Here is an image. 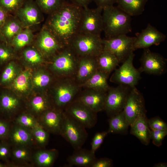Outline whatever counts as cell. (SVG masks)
Here are the masks:
<instances>
[{
    "label": "cell",
    "instance_id": "1",
    "mask_svg": "<svg viewBox=\"0 0 167 167\" xmlns=\"http://www.w3.org/2000/svg\"><path fill=\"white\" fill-rule=\"evenodd\" d=\"M83 8L66 2L49 14L45 25L64 46L69 45L79 32Z\"/></svg>",
    "mask_w": 167,
    "mask_h": 167
},
{
    "label": "cell",
    "instance_id": "18",
    "mask_svg": "<svg viewBox=\"0 0 167 167\" xmlns=\"http://www.w3.org/2000/svg\"><path fill=\"white\" fill-rule=\"evenodd\" d=\"M107 92L92 89H84L75 98L97 113L104 110Z\"/></svg>",
    "mask_w": 167,
    "mask_h": 167
},
{
    "label": "cell",
    "instance_id": "30",
    "mask_svg": "<svg viewBox=\"0 0 167 167\" xmlns=\"http://www.w3.org/2000/svg\"><path fill=\"white\" fill-rule=\"evenodd\" d=\"M29 106L32 112L30 113L37 119L43 112L52 108L48 98L42 95L33 97L30 101Z\"/></svg>",
    "mask_w": 167,
    "mask_h": 167
},
{
    "label": "cell",
    "instance_id": "20",
    "mask_svg": "<svg viewBox=\"0 0 167 167\" xmlns=\"http://www.w3.org/2000/svg\"><path fill=\"white\" fill-rule=\"evenodd\" d=\"M7 140L13 146H24L30 147L35 143L30 130L15 123L11 126Z\"/></svg>",
    "mask_w": 167,
    "mask_h": 167
},
{
    "label": "cell",
    "instance_id": "8",
    "mask_svg": "<svg viewBox=\"0 0 167 167\" xmlns=\"http://www.w3.org/2000/svg\"><path fill=\"white\" fill-rule=\"evenodd\" d=\"M135 37L126 34L102 39L104 50L109 51L114 54L120 63L123 62L131 53L134 52L133 45Z\"/></svg>",
    "mask_w": 167,
    "mask_h": 167
},
{
    "label": "cell",
    "instance_id": "9",
    "mask_svg": "<svg viewBox=\"0 0 167 167\" xmlns=\"http://www.w3.org/2000/svg\"><path fill=\"white\" fill-rule=\"evenodd\" d=\"M131 88L122 85L109 87L107 92L104 110L109 117H111L123 110Z\"/></svg>",
    "mask_w": 167,
    "mask_h": 167
},
{
    "label": "cell",
    "instance_id": "35",
    "mask_svg": "<svg viewBox=\"0 0 167 167\" xmlns=\"http://www.w3.org/2000/svg\"><path fill=\"white\" fill-rule=\"evenodd\" d=\"M41 11L49 14L59 8L66 1L64 0H35Z\"/></svg>",
    "mask_w": 167,
    "mask_h": 167
},
{
    "label": "cell",
    "instance_id": "19",
    "mask_svg": "<svg viewBox=\"0 0 167 167\" xmlns=\"http://www.w3.org/2000/svg\"><path fill=\"white\" fill-rule=\"evenodd\" d=\"M96 57H79L75 79L79 85L88 80L99 69Z\"/></svg>",
    "mask_w": 167,
    "mask_h": 167
},
{
    "label": "cell",
    "instance_id": "22",
    "mask_svg": "<svg viewBox=\"0 0 167 167\" xmlns=\"http://www.w3.org/2000/svg\"><path fill=\"white\" fill-rule=\"evenodd\" d=\"M73 153L68 156L67 161L71 166L80 167H91L96 159L95 153L91 150L82 148L74 150Z\"/></svg>",
    "mask_w": 167,
    "mask_h": 167
},
{
    "label": "cell",
    "instance_id": "29",
    "mask_svg": "<svg viewBox=\"0 0 167 167\" xmlns=\"http://www.w3.org/2000/svg\"><path fill=\"white\" fill-rule=\"evenodd\" d=\"M24 28L16 16L7 19L0 31L4 38L10 43L13 38Z\"/></svg>",
    "mask_w": 167,
    "mask_h": 167
},
{
    "label": "cell",
    "instance_id": "10",
    "mask_svg": "<svg viewBox=\"0 0 167 167\" xmlns=\"http://www.w3.org/2000/svg\"><path fill=\"white\" fill-rule=\"evenodd\" d=\"M63 110L86 128L93 127L97 122V113L75 98L68 103Z\"/></svg>",
    "mask_w": 167,
    "mask_h": 167
},
{
    "label": "cell",
    "instance_id": "37",
    "mask_svg": "<svg viewBox=\"0 0 167 167\" xmlns=\"http://www.w3.org/2000/svg\"><path fill=\"white\" fill-rule=\"evenodd\" d=\"M24 60L32 65L41 63L44 60L43 57L40 52L34 48L28 47L23 51Z\"/></svg>",
    "mask_w": 167,
    "mask_h": 167
},
{
    "label": "cell",
    "instance_id": "31",
    "mask_svg": "<svg viewBox=\"0 0 167 167\" xmlns=\"http://www.w3.org/2000/svg\"><path fill=\"white\" fill-rule=\"evenodd\" d=\"M30 147L26 146H13L11 148V156L15 162L19 164H26L32 160Z\"/></svg>",
    "mask_w": 167,
    "mask_h": 167
},
{
    "label": "cell",
    "instance_id": "36",
    "mask_svg": "<svg viewBox=\"0 0 167 167\" xmlns=\"http://www.w3.org/2000/svg\"><path fill=\"white\" fill-rule=\"evenodd\" d=\"M15 123L30 130L39 124L37 119L29 113L18 115L15 118Z\"/></svg>",
    "mask_w": 167,
    "mask_h": 167
},
{
    "label": "cell",
    "instance_id": "3",
    "mask_svg": "<svg viewBox=\"0 0 167 167\" xmlns=\"http://www.w3.org/2000/svg\"><path fill=\"white\" fill-rule=\"evenodd\" d=\"M52 71L61 78H75L79 57L70 46H65L52 57Z\"/></svg>",
    "mask_w": 167,
    "mask_h": 167
},
{
    "label": "cell",
    "instance_id": "41",
    "mask_svg": "<svg viewBox=\"0 0 167 167\" xmlns=\"http://www.w3.org/2000/svg\"><path fill=\"white\" fill-rule=\"evenodd\" d=\"M11 144L7 140L0 141V160L9 163L11 156Z\"/></svg>",
    "mask_w": 167,
    "mask_h": 167
},
{
    "label": "cell",
    "instance_id": "26",
    "mask_svg": "<svg viewBox=\"0 0 167 167\" xmlns=\"http://www.w3.org/2000/svg\"><path fill=\"white\" fill-rule=\"evenodd\" d=\"M96 59L99 70L109 75L120 63L114 54L109 51L104 50Z\"/></svg>",
    "mask_w": 167,
    "mask_h": 167
},
{
    "label": "cell",
    "instance_id": "24",
    "mask_svg": "<svg viewBox=\"0 0 167 167\" xmlns=\"http://www.w3.org/2000/svg\"><path fill=\"white\" fill-rule=\"evenodd\" d=\"M109 75L98 69L79 86L84 89H92L107 92L110 87L108 83Z\"/></svg>",
    "mask_w": 167,
    "mask_h": 167
},
{
    "label": "cell",
    "instance_id": "44",
    "mask_svg": "<svg viewBox=\"0 0 167 167\" xmlns=\"http://www.w3.org/2000/svg\"><path fill=\"white\" fill-rule=\"evenodd\" d=\"M149 127L151 130H167V124L159 117L148 119Z\"/></svg>",
    "mask_w": 167,
    "mask_h": 167
},
{
    "label": "cell",
    "instance_id": "48",
    "mask_svg": "<svg viewBox=\"0 0 167 167\" xmlns=\"http://www.w3.org/2000/svg\"><path fill=\"white\" fill-rule=\"evenodd\" d=\"M96 4L97 7L104 8L113 5L116 3L117 0H93Z\"/></svg>",
    "mask_w": 167,
    "mask_h": 167
},
{
    "label": "cell",
    "instance_id": "51",
    "mask_svg": "<svg viewBox=\"0 0 167 167\" xmlns=\"http://www.w3.org/2000/svg\"><path fill=\"white\" fill-rule=\"evenodd\" d=\"M155 167H167V163L164 162H161L156 164L154 166Z\"/></svg>",
    "mask_w": 167,
    "mask_h": 167
},
{
    "label": "cell",
    "instance_id": "17",
    "mask_svg": "<svg viewBox=\"0 0 167 167\" xmlns=\"http://www.w3.org/2000/svg\"><path fill=\"white\" fill-rule=\"evenodd\" d=\"M63 111L56 107L46 110L38 118L39 124L49 134L60 135Z\"/></svg>",
    "mask_w": 167,
    "mask_h": 167
},
{
    "label": "cell",
    "instance_id": "4",
    "mask_svg": "<svg viewBox=\"0 0 167 167\" xmlns=\"http://www.w3.org/2000/svg\"><path fill=\"white\" fill-rule=\"evenodd\" d=\"M80 123L63 111L62 127L60 133L74 150L82 148L88 134Z\"/></svg>",
    "mask_w": 167,
    "mask_h": 167
},
{
    "label": "cell",
    "instance_id": "38",
    "mask_svg": "<svg viewBox=\"0 0 167 167\" xmlns=\"http://www.w3.org/2000/svg\"><path fill=\"white\" fill-rule=\"evenodd\" d=\"M52 78L49 73L41 70L36 73L32 78L34 84L37 87L44 88L48 87L52 82Z\"/></svg>",
    "mask_w": 167,
    "mask_h": 167
},
{
    "label": "cell",
    "instance_id": "14",
    "mask_svg": "<svg viewBox=\"0 0 167 167\" xmlns=\"http://www.w3.org/2000/svg\"><path fill=\"white\" fill-rule=\"evenodd\" d=\"M36 43L43 57H52L65 47L45 25L37 36Z\"/></svg>",
    "mask_w": 167,
    "mask_h": 167
},
{
    "label": "cell",
    "instance_id": "13",
    "mask_svg": "<svg viewBox=\"0 0 167 167\" xmlns=\"http://www.w3.org/2000/svg\"><path fill=\"white\" fill-rule=\"evenodd\" d=\"M123 111L130 126L139 116L146 114L143 96L136 87L131 88Z\"/></svg>",
    "mask_w": 167,
    "mask_h": 167
},
{
    "label": "cell",
    "instance_id": "15",
    "mask_svg": "<svg viewBox=\"0 0 167 167\" xmlns=\"http://www.w3.org/2000/svg\"><path fill=\"white\" fill-rule=\"evenodd\" d=\"M42 12L35 2L28 0L25 1L15 13L25 28L41 23L43 19Z\"/></svg>",
    "mask_w": 167,
    "mask_h": 167
},
{
    "label": "cell",
    "instance_id": "7",
    "mask_svg": "<svg viewBox=\"0 0 167 167\" xmlns=\"http://www.w3.org/2000/svg\"><path fill=\"white\" fill-rule=\"evenodd\" d=\"M54 88L53 99L56 108L64 110L74 100L81 88L75 78H62Z\"/></svg>",
    "mask_w": 167,
    "mask_h": 167
},
{
    "label": "cell",
    "instance_id": "21",
    "mask_svg": "<svg viewBox=\"0 0 167 167\" xmlns=\"http://www.w3.org/2000/svg\"><path fill=\"white\" fill-rule=\"evenodd\" d=\"M146 114L139 116L130 126L131 134L135 136L143 144H149L150 139L151 130L148 122Z\"/></svg>",
    "mask_w": 167,
    "mask_h": 167
},
{
    "label": "cell",
    "instance_id": "23",
    "mask_svg": "<svg viewBox=\"0 0 167 167\" xmlns=\"http://www.w3.org/2000/svg\"><path fill=\"white\" fill-rule=\"evenodd\" d=\"M20 103L19 99L15 96L2 93L0 96V113L2 118L11 121Z\"/></svg>",
    "mask_w": 167,
    "mask_h": 167
},
{
    "label": "cell",
    "instance_id": "52",
    "mask_svg": "<svg viewBox=\"0 0 167 167\" xmlns=\"http://www.w3.org/2000/svg\"><path fill=\"white\" fill-rule=\"evenodd\" d=\"M10 166H11V164L10 163H4L0 162V167H7Z\"/></svg>",
    "mask_w": 167,
    "mask_h": 167
},
{
    "label": "cell",
    "instance_id": "32",
    "mask_svg": "<svg viewBox=\"0 0 167 167\" xmlns=\"http://www.w3.org/2000/svg\"><path fill=\"white\" fill-rule=\"evenodd\" d=\"M34 37L32 30L29 28H25L13 38L10 43L15 49H20L30 43Z\"/></svg>",
    "mask_w": 167,
    "mask_h": 167
},
{
    "label": "cell",
    "instance_id": "43",
    "mask_svg": "<svg viewBox=\"0 0 167 167\" xmlns=\"http://www.w3.org/2000/svg\"><path fill=\"white\" fill-rule=\"evenodd\" d=\"M167 135V130H151L150 139L152 140L153 143L157 147L161 145L163 140Z\"/></svg>",
    "mask_w": 167,
    "mask_h": 167
},
{
    "label": "cell",
    "instance_id": "12",
    "mask_svg": "<svg viewBox=\"0 0 167 167\" xmlns=\"http://www.w3.org/2000/svg\"><path fill=\"white\" fill-rule=\"evenodd\" d=\"M138 69L141 73L161 75L167 70V60L160 54L151 51L149 48L143 49Z\"/></svg>",
    "mask_w": 167,
    "mask_h": 167
},
{
    "label": "cell",
    "instance_id": "45",
    "mask_svg": "<svg viewBox=\"0 0 167 167\" xmlns=\"http://www.w3.org/2000/svg\"><path fill=\"white\" fill-rule=\"evenodd\" d=\"M107 131H103L96 133L94 136L91 142V150L93 153L100 147L105 138L107 135Z\"/></svg>",
    "mask_w": 167,
    "mask_h": 167
},
{
    "label": "cell",
    "instance_id": "34",
    "mask_svg": "<svg viewBox=\"0 0 167 167\" xmlns=\"http://www.w3.org/2000/svg\"><path fill=\"white\" fill-rule=\"evenodd\" d=\"M35 143L44 148L48 143L49 133L40 124L30 129Z\"/></svg>",
    "mask_w": 167,
    "mask_h": 167
},
{
    "label": "cell",
    "instance_id": "40",
    "mask_svg": "<svg viewBox=\"0 0 167 167\" xmlns=\"http://www.w3.org/2000/svg\"><path fill=\"white\" fill-rule=\"evenodd\" d=\"M15 65L14 62H10L2 73L1 82L2 84L9 83L14 78L15 73Z\"/></svg>",
    "mask_w": 167,
    "mask_h": 167
},
{
    "label": "cell",
    "instance_id": "39",
    "mask_svg": "<svg viewBox=\"0 0 167 167\" xmlns=\"http://www.w3.org/2000/svg\"><path fill=\"white\" fill-rule=\"evenodd\" d=\"M25 0H0V6L7 13H14L23 5Z\"/></svg>",
    "mask_w": 167,
    "mask_h": 167
},
{
    "label": "cell",
    "instance_id": "28",
    "mask_svg": "<svg viewBox=\"0 0 167 167\" xmlns=\"http://www.w3.org/2000/svg\"><path fill=\"white\" fill-rule=\"evenodd\" d=\"M108 121L109 127L107 131L108 134H127L130 125L123 110L110 117Z\"/></svg>",
    "mask_w": 167,
    "mask_h": 167
},
{
    "label": "cell",
    "instance_id": "49",
    "mask_svg": "<svg viewBox=\"0 0 167 167\" xmlns=\"http://www.w3.org/2000/svg\"><path fill=\"white\" fill-rule=\"evenodd\" d=\"M7 12L0 6V30L7 19Z\"/></svg>",
    "mask_w": 167,
    "mask_h": 167
},
{
    "label": "cell",
    "instance_id": "50",
    "mask_svg": "<svg viewBox=\"0 0 167 167\" xmlns=\"http://www.w3.org/2000/svg\"><path fill=\"white\" fill-rule=\"evenodd\" d=\"M72 2L83 8L88 7L93 0H71Z\"/></svg>",
    "mask_w": 167,
    "mask_h": 167
},
{
    "label": "cell",
    "instance_id": "46",
    "mask_svg": "<svg viewBox=\"0 0 167 167\" xmlns=\"http://www.w3.org/2000/svg\"><path fill=\"white\" fill-rule=\"evenodd\" d=\"M12 50L5 45H0V62H7L13 56Z\"/></svg>",
    "mask_w": 167,
    "mask_h": 167
},
{
    "label": "cell",
    "instance_id": "47",
    "mask_svg": "<svg viewBox=\"0 0 167 167\" xmlns=\"http://www.w3.org/2000/svg\"><path fill=\"white\" fill-rule=\"evenodd\" d=\"M112 165L111 159L107 158L96 159L91 167H110Z\"/></svg>",
    "mask_w": 167,
    "mask_h": 167
},
{
    "label": "cell",
    "instance_id": "42",
    "mask_svg": "<svg viewBox=\"0 0 167 167\" xmlns=\"http://www.w3.org/2000/svg\"><path fill=\"white\" fill-rule=\"evenodd\" d=\"M11 121L0 117V141L7 140L12 126Z\"/></svg>",
    "mask_w": 167,
    "mask_h": 167
},
{
    "label": "cell",
    "instance_id": "11",
    "mask_svg": "<svg viewBox=\"0 0 167 167\" xmlns=\"http://www.w3.org/2000/svg\"><path fill=\"white\" fill-rule=\"evenodd\" d=\"M103 9L83 8L79 33L101 35L103 32Z\"/></svg>",
    "mask_w": 167,
    "mask_h": 167
},
{
    "label": "cell",
    "instance_id": "6",
    "mask_svg": "<svg viewBox=\"0 0 167 167\" xmlns=\"http://www.w3.org/2000/svg\"><path fill=\"white\" fill-rule=\"evenodd\" d=\"M135 56L134 52L116 69L110 78V82L118 85L126 86L131 88L136 87L141 79V73L133 64Z\"/></svg>",
    "mask_w": 167,
    "mask_h": 167
},
{
    "label": "cell",
    "instance_id": "25",
    "mask_svg": "<svg viewBox=\"0 0 167 167\" xmlns=\"http://www.w3.org/2000/svg\"><path fill=\"white\" fill-rule=\"evenodd\" d=\"M58 155L55 149L40 150L32 154V161L38 167H49L53 165Z\"/></svg>",
    "mask_w": 167,
    "mask_h": 167
},
{
    "label": "cell",
    "instance_id": "5",
    "mask_svg": "<svg viewBox=\"0 0 167 167\" xmlns=\"http://www.w3.org/2000/svg\"><path fill=\"white\" fill-rule=\"evenodd\" d=\"M101 35L78 33L69 45L79 57H97L103 50Z\"/></svg>",
    "mask_w": 167,
    "mask_h": 167
},
{
    "label": "cell",
    "instance_id": "33",
    "mask_svg": "<svg viewBox=\"0 0 167 167\" xmlns=\"http://www.w3.org/2000/svg\"><path fill=\"white\" fill-rule=\"evenodd\" d=\"M30 77L31 73L28 70L22 72L14 80V89L20 93L26 92L29 88Z\"/></svg>",
    "mask_w": 167,
    "mask_h": 167
},
{
    "label": "cell",
    "instance_id": "16",
    "mask_svg": "<svg viewBox=\"0 0 167 167\" xmlns=\"http://www.w3.org/2000/svg\"><path fill=\"white\" fill-rule=\"evenodd\" d=\"M133 48L134 51L140 49L149 48L157 45L166 39V36L149 23L145 28L135 33Z\"/></svg>",
    "mask_w": 167,
    "mask_h": 167
},
{
    "label": "cell",
    "instance_id": "27",
    "mask_svg": "<svg viewBox=\"0 0 167 167\" xmlns=\"http://www.w3.org/2000/svg\"><path fill=\"white\" fill-rule=\"evenodd\" d=\"M148 0H117V6L131 16L142 14Z\"/></svg>",
    "mask_w": 167,
    "mask_h": 167
},
{
    "label": "cell",
    "instance_id": "2",
    "mask_svg": "<svg viewBox=\"0 0 167 167\" xmlns=\"http://www.w3.org/2000/svg\"><path fill=\"white\" fill-rule=\"evenodd\" d=\"M103 32L106 38L122 34H127L132 31L131 16L113 5L103 9Z\"/></svg>",
    "mask_w": 167,
    "mask_h": 167
}]
</instances>
